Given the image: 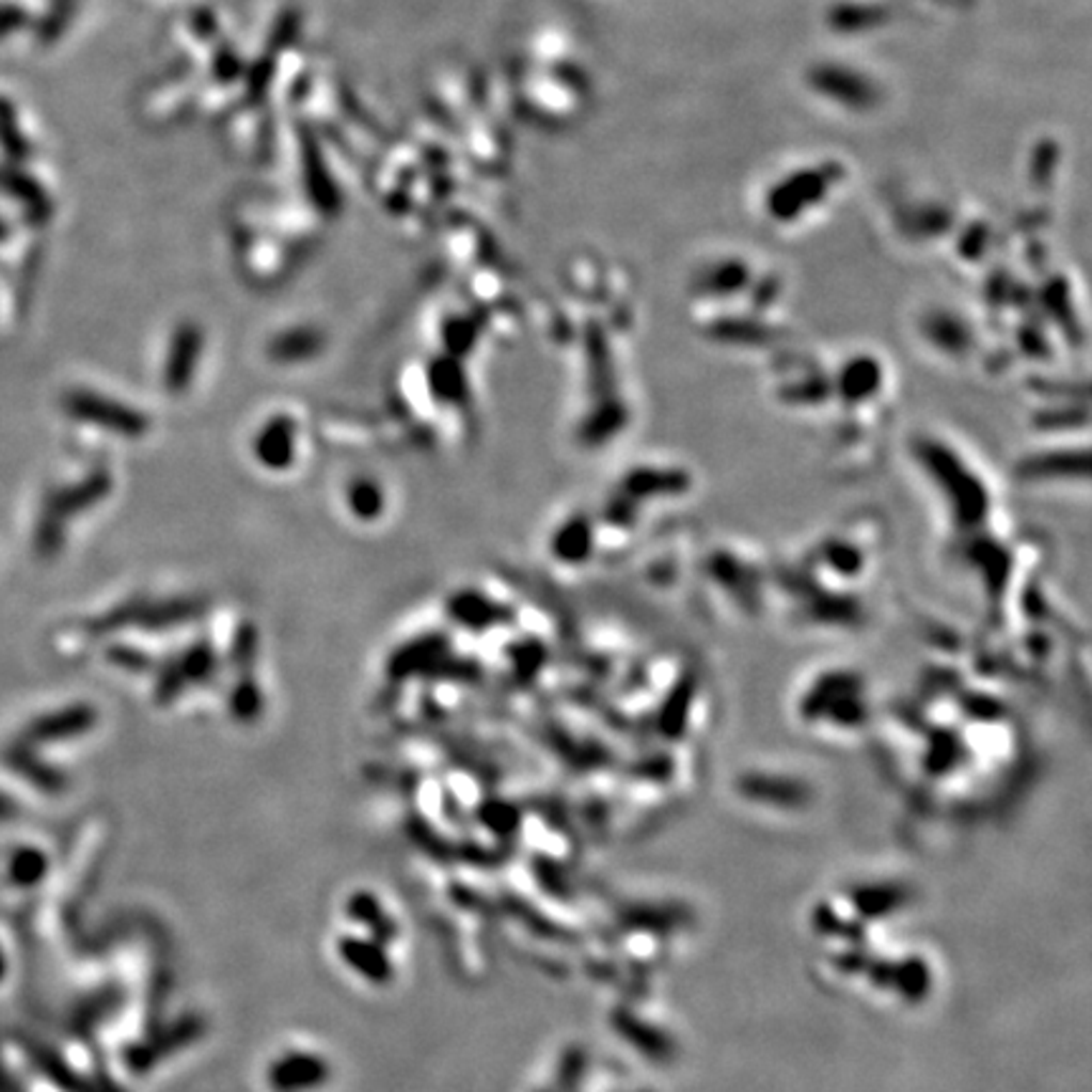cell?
Returning <instances> with one entry per match:
<instances>
[{
  "instance_id": "1",
  "label": "cell",
  "mask_w": 1092,
  "mask_h": 1092,
  "mask_svg": "<svg viewBox=\"0 0 1092 1092\" xmlns=\"http://www.w3.org/2000/svg\"><path fill=\"white\" fill-rule=\"evenodd\" d=\"M68 410H72L79 421L94 423L96 428L116 432V436L140 438L149 430V421L144 412L129 408L125 402H116L112 397L84 393V390L68 397Z\"/></svg>"
},
{
  "instance_id": "10",
  "label": "cell",
  "mask_w": 1092,
  "mask_h": 1092,
  "mask_svg": "<svg viewBox=\"0 0 1092 1092\" xmlns=\"http://www.w3.org/2000/svg\"><path fill=\"white\" fill-rule=\"evenodd\" d=\"M319 349V339L314 334H288L281 336V339L273 345L271 354L281 362H297L306 360Z\"/></svg>"
},
{
  "instance_id": "4",
  "label": "cell",
  "mask_w": 1092,
  "mask_h": 1092,
  "mask_svg": "<svg viewBox=\"0 0 1092 1092\" xmlns=\"http://www.w3.org/2000/svg\"><path fill=\"white\" fill-rule=\"evenodd\" d=\"M445 610H448L453 622H458L460 628L465 630H476V633L506 620V613L501 610V604L491 602L489 597L476 592V589H463V592L453 595Z\"/></svg>"
},
{
  "instance_id": "5",
  "label": "cell",
  "mask_w": 1092,
  "mask_h": 1092,
  "mask_svg": "<svg viewBox=\"0 0 1092 1092\" xmlns=\"http://www.w3.org/2000/svg\"><path fill=\"white\" fill-rule=\"evenodd\" d=\"M197 352H201V339L195 332L185 329L175 336L173 349H170L168 367H164V390L173 395H180L190 387L192 373H195Z\"/></svg>"
},
{
  "instance_id": "6",
  "label": "cell",
  "mask_w": 1092,
  "mask_h": 1092,
  "mask_svg": "<svg viewBox=\"0 0 1092 1092\" xmlns=\"http://www.w3.org/2000/svg\"><path fill=\"white\" fill-rule=\"evenodd\" d=\"M212 668H216V658H212L210 648L208 645H197L195 650H190L175 665H170V670L160 678V698H173L190 681H205Z\"/></svg>"
},
{
  "instance_id": "2",
  "label": "cell",
  "mask_w": 1092,
  "mask_h": 1092,
  "mask_svg": "<svg viewBox=\"0 0 1092 1092\" xmlns=\"http://www.w3.org/2000/svg\"><path fill=\"white\" fill-rule=\"evenodd\" d=\"M253 456L269 471L291 469L297 458V421L288 415H273L260 425L253 438Z\"/></svg>"
},
{
  "instance_id": "12",
  "label": "cell",
  "mask_w": 1092,
  "mask_h": 1092,
  "mask_svg": "<svg viewBox=\"0 0 1092 1092\" xmlns=\"http://www.w3.org/2000/svg\"><path fill=\"white\" fill-rule=\"evenodd\" d=\"M256 630L253 624H240L236 643H233V658H236L238 668H251L253 658H256Z\"/></svg>"
},
{
  "instance_id": "7",
  "label": "cell",
  "mask_w": 1092,
  "mask_h": 1092,
  "mask_svg": "<svg viewBox=\"0 0 1092 1092\" xmlns=\"http://www.w3.org/2000/svg\"><path fill=\"white\" fill-rule=\"evenodd\" d=\"M430 393L436 400L448 402V405H460L469 400V384H465V377L460 373L456 362L445 360L436 362L430 367Z\"/></svg>"
},
{
  "instance_id": "11",
  "label": "cell",
  "mask_w": 1092,
  "mask_h": 1092,
  "mask_svg": "<svg viewBox=\"0 0 1092 1092\" xmlns=\"http://www.w3.org/2000/svg\"><path fill=\"white\" fill-rule=\"evenodd\" d=\"M589 544L585 524H569L559 532V537L554 539V552L561 556V559H580L585 554Z\"/></svg>"
},
{
  "instance_id": "8",
  "label": "cell",
  "mask_w": 1092,
  "mask_h": 1092,
  "mask_svg": "<svg viewBox=\"0 0 1092 1092\" xmlns=\"http://www.w3.org/2000/svg\"><path fill=\"white\" fill-rule=\"evenodd\" d=\"M347 501H349V508H352L354 517L364 519V521L377 519L384 508V493L373 478L352 480V486H349V491H347Z\"/></svg>"
},
{
  "instance_id": "3",
  "label": "cell",
  "mask_w": 1092,
  "mask_h": 1092,
  "mask_svg": "<svg viewBox=\"0 0 1092 1092\" xmlns=\"http://www.w3.org/2000/svg\"><path fill=\"white\" fill-rule=\"evenodd\" d=\"M456 665L460 663L450 661L448 640L438 635H428L397 650L393 661H390V672L397 678H408L423 676V672H432L438 668H456Z\"/></svg>"
},
{
  "instance_id": "9",
  "label": "cell",
  "mask_w": 1092,
  "mask_h": 1092,
  "mask_svg": "<svg viewBox=\"0 0 1092 1092\" xmlns=\"http://www.w3.org/2000/svg\"><path fill=\"white\" fill-rule=\"evenodd\" d=\"M264 709V696L256 689V683L251 678H243L238 681L236 689L231 693V711L238 721H253Z\"/></svg>"
}]
</instances>
